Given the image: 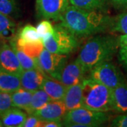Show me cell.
I'll return each instance as SVG.
<instances>
[{
    "mask_svg": "<svg viewBox=\"0 0 127 127\" xmlns=\"http://www.w3.org/2000/svg\"><path fill=\"white\" fill-rule=\"evenodd\" d=\"M59 20L60 23L77 38H83L111 31L114 17L107 13L70 5Z\"/></svg>",
    "mask_w": 127,
    "mask_h": 127,
    "instance_id": "cell-1",
    "label": "cell"
},
{
    "mask_svg": "<svg viewBox=\"0 0 127 127\" xmlns=\"http://www.w3.org/2000/svg\"><path fill=\"white\" fill-rule=\"evenodd\" d=\"M20 76L0 70V93H12L21 88Z\"/></svg>",
    "mask_w": 127,
    "mask_h": 127,
    "instance_id": "cell-17",
    "label": "cell"
},
{
    "mask_svg": "<svg viewBox=\"0 0 127 127\" xmlns=\"http://www.w3.org/2000/svg\"><path fill=\"white\" fill-rule=\"evenodd\" d=\"M109 4L117 10L127 11V0H107Z\"/></svg>",
    "mask_w": 127,
    "mask_h": 127,
    "instance_id": "cell-32",
    "label": "cell"
},
{
    "mask_svg": "<svg viewBox=\"0 0 127 127\" xmlns=\"http://www.w3.org/2000/svg\"><path fill=\"white\" fill-rule=\"evenodd\" d=\"M119 60L123 66L127 70V45L119 47Z\"/></svg>",
    "mask_w": 127,
    "mask_h": 127,
    "instance_id": "cell-31",
    "label": "cell"
},
{
    "mask_svg": "<svg viewBox=\"0 0 127 127\" xmlns=\"http://www.w3.org/2000/svg\"><path fill=\"white\" fill-rule=\"evenodd\" d=\"M1 42H3V41H0V44H1Z\"/></svg>",
    "mask_w": 127,
    "mask_h": 127,
    "instance_id": "cell-35",
    "label": "cell"
},
{
    "mask_svg": "<svg viewBox=\"0 0 127 127\" xmlns=\"http://www.w3.org/2000/svg\"><path fill=\"white\" fill-rule=\"evenodd\" d=\"M36 28L39 35L42 38V40L43 38L52 34L54 32V26L47 19H45L40 22L37 26Z\"/></svg>",
    "mask_w": 127,
    "mask_h": 127,
    "instance_id": "cell-27",
    "label": "cell"
},
{
    "mask_svg": "<svg viewBox=\"0 0 127 127\" xmlns=\"http://www.w3.org/2000/svg\"><path fill=\"white\" fill-rule=\"evenodd\" d=\"M9 44L11 45L13 50H14L23 71L34 69V68H40L39 66H38V63H37V60L30 57L29 55H28L26 53H25L23 52V50H21L16 46V36L9 41Z\"/></svg>",
    "mask_w": 127,
    "mask_h": 127,
    "instance_id": "cell-20",
    "label": "cell"
},
{
    "mask_svg": "<svg viewBox=\"0 0 127 127\" xmlns=\"http://www.w3.org/2000/svg\"><path fill=\"white\" fill-rule=\"evenodd\" d=\"M43 123V121H41L35 115L29 114L21 127H42Z\"/></svg>",
    "mask_w": 127,
    "mask_h": 127,
    "instance_id": "cell-29",
    "label": "cell"
},
{
    "mask_svg": "<svg viewBox=\"0 0 127 127\" xmlns=\"http://www.w3.org/2000/svg\"><path fill=\"white\" fill-rule=\"evenodd\" d=\"M0 13L9 17L17 16L19 9L16 0H0Z\"/></svg>",
    "mask_w": 127,
    "mask_h": 127,
    "instance_id": "cell-26",
    "label": "cell"
},
{
    "mask_svg": "<svg viewBox=\"0 0 127 127\" xmlns=\"http://www.w3.org/2000/svg\"><path fill=\"white\" fill-rule=\"evenodd\" d=\"M109 118L107 112H98L85 107L68 111L62 119L63 127H95L106 123Z\"/></svg>",
    "mask_w": 127,
    "mask_h": 127,
    "instance_id": "cell-5",
    "label": "cell"
},
{
    "mask_svg": "<svg viewBox=\"0 0 127 127\" xmlns=\"http://www.w3.org/2000/svg\"><path fill=\"white\" fill-rule=\"evenodd\" d=\"M16 46L21 50H23L28 55H29L30 57H31L36 60H37L38 57L40 56L42 51L44 49L42 41L35 42V43H26V44H23L20 46L16 45Z\"/></svg>",
    "mask_w": 127,
    "mask_h": 127,
    "instance_id": "cell-25",
    "label": "cell"
},
{
    "mask_svg": "<svg viewBox=\"0 0 127 127\" xmlns=\"http://www.w3.org/2000/svg\"><path fill=\"white\" fill-rule=\"evenodd\" d=\"M52 101V99L50 96L46 93L45 91L42 89H39L37 91L33 92L32 96L31 102L28 109L26 110L28 114H31L35 110L40 109L47 103Z\"/></svg>",
    "mask_w": 127,
    "mask_h": 127,
    "instance_id": "cell-23",
    "label": "cell"
},
{
    "mask_svg": "<svg viewBox=\"0 0 127 127\" xmlns=\"http://www.w3.org/2000/svg\"><path fill=\"white\" fill-rule=\"evenodd\" d=\"M44 48L50 52L68 55L77 49L78 38L61 23L54 26L52 34L42 39Z\"/></svg>",
    "mask_w": 127,
    "mask_h": 127,
    "instance_id": "cell-4",
    "label": "cell"
},
{
    "mask_svg": "<svg viewBox=\"0 0 127 127\" xmlns=\"http://www.w3.org/2000/svg\"><path fill=\"white\" fill-rule=\"evenodd\" d=\"M0 70L18 75L23 71L14 50L6 42L0 44Z\"/></svg>",
    "mask_w": 127,
    "mask_h": 127,
    "instance_id": "cell-9",
    "label": "cell"
},
{
    "mask_svg": "<svg viewBox=\"0 0 127 127\" xmlns=\"http://www.w3.org/2000/svg\"><path fill=\"white\" fill-rule=\"evenodd\" d=\"M46 76L40 68L23 71L20 76L21 88L32 93L41 89Z\"/></svg>",
    "mask_w": 127,
    "mask_h": 127,
    "instance_id": "cell-12",
    "label": "cell"
},
{
    "mask_svg": "<svg viewBox=\"0 0 127 127\" xmlns=\"http://www.w3.org/2000/svg\"><path fill=\"white\" fill-rule=\"evenodd\" d=\"M89 76L110 89L117 86L124 78L118 67L110 61L100 64L90 71Z\"/></svg>",
    "mask_w": 127,
    "mask_h": 127,
    "instance_id": "cell-6",
    "label": "cell"
},
{
    "mask_svg": "<svg viewBox=\"0 0 127 127\" xmlns=\"http://www.w3.org/2000/svg\"><path fill=\"white\" fill-rule=\"evenodd\" d=\"M112 32H118L122 35L127 34V11L114 17V22L111 29Z\"/></svg>",
    "mask_w": 127,
    "mask_h": 127,
    "instance_id": "cell-24",
    "label": "cell"
},
{
    "mask_svg": "<svg viewBox=\"0 0 127 127\" xmlns=\"http://www.w3.org/2000/svg\"><path fill=\"white\" fill-rule=\"evenodd\" d=\"M40 41L42 40L37 32L36 27H34L31 24H27L23 26L16 35V43L18 46Z\"/></svg>",
    "mask_w": 127,
    "mask_h": 127,
    "instance_id": "cell-18",
    "label": "cell"
},
{
    "mask_svg": "<svg viewBox=\"0 0 127 127\" xmlns=\"http://www.w3.org/2000/svg\"><path fill=\"white\" fill-rule=\"evenodd\" d=\"M83 83L67 87L64 97V103L67 111L82 107Z\"/></svg>",
    "mask_w": 127,
    "mask_h": 127,
    "instance_id": "cell-15",
    "label": "cell"
},
{
    "mask_svg": "<svg viewBox=\"0 0 127 127\" xmlns=\"http://www.w3.org/2000/svg\"><path fill=\"white\" fill-rule=\"evenodd\" d=\"M82 107L87 109L109 112L113 111L112 91L90 76L83 81Z\"/></svg>",
    "mask_w": 127,
    "mask_h": 127,
    "instance_id": "cell-3",
    "label": "cell"
},
{
    "mask_svg": "<svg viewBox=\"0 0 127 127\" xmlns=\"http://www.w3.org/2000/svg\"><path fill=\"white\" fill-rule=\"evenodd\" d=\"M67 112L62 100H52L41 108L35 110L31 114L35 115L43 122L62 121Z\"/></svg>",
    "mask_w": 127,
    "mask_h": 127,
    "instance_id": "cell-10",
    "label": "cell"
},
{
    "mask_svg": "<svg viewBox=\"0 0 127 127\" xmlns=\"http://www.w3.org/2000/svg\"><path fill=\"white\" fill-rule=\"evenodd\" d=\"M12 106L11 93H0V116Z\"/></svg>",
    "mask_w": 127,
    "mask_h": 127,
    "instance_id": "cell-28",
    "label": "cell"
},
{
    "mask_svg": "<svg viewBox=\"0 0 127 127\" xmlns=\"http://www.w3.org/2000/svg\"><path fill=\"white\" fill-rule=\"evenodd\" d=\"M119 46L127 45V35H120L118 36Z\"/></svg>",
    "mask_w": 127,
    "mask_h": 127,
    "instance_id": "cell-34",
    "label": "cell"
},
{
    "mask_svg": "<svg viewBox=\"0 0 127 127\" xmlns=\"http://www.w3.org/2000/svg\"><path fill=\"white\" fill-rule=\"evenodd\" d=\"M88 73L83 66L76 58L73 62L66 64L62 72L59 81L66 87L82 83Z\"/></svg>",
    "mask_w": 127,
    "mask_h": 127,
    "instance_id": "cell-11",
    "label": "cell"
},
{
    "mask_svg": "<svg viewBox=\"0 0 127 127\" xmlns=\"http://www.w3.org/2000/svg\"><path fill=\"white\" fill-rule=\"evenodd\" d=\"M113 111L119 114L127 113V83L124 80L111 89Z\"/></svg>",
    "mask_w": 127,
    "mask_h": 127,
    "instance_id": "cell-14",
    "label": "cell"
},
{
    "mask_svg": "<svg viewBox=\"0 0 127 127\" xmlns=\"http://www.w3.org/2000/svg\"><path fill=\"white\" fill-rule=\"evenodd\" d=\"M111 127H127V113L121 114L112 119Z\"/></svg>",
    "mask_w": 127,
    "mask_h": 127,
    "instance_id": "cell-30",
    "label": "cell"
},
{
    "mask_svg": "<svg viewBox=\"0 0 127 127\" xmlns=\"http://www.w3.org/2000/svg\"><path fill=\"white\" fill-rule=\"evenodd\" d=\"M69 6V0H36L37 16L47 20H59Z\"/></svg>",
    "mask_w": 127,
    "mask_h": 127,
    "instance_id": "cell-8",
    "label": "cell"
},
{
    "mask_svg": "<svg viewBox=\"0 0 127 127\" xmlns=\"http://www.w3.org/2000/svg\"><path fill=\"white\" fill-rule=\"evenodd\" d=\"M68 62L67 55H60L43 49L37 59L38 66L41 70L57 81H59L62 72Z\"/></svg>",
    "mask_w": 127,
    "mask_h": 127,
    "instance_id": "cell-7",
    "label": "cell"
},
{
    "mask_svg": "<svg viewBox=\"0 0 127 127\" xmlns=\"http://www.w3.org/2000/svg\"><path fill=\"white\" fill-rule=\"evenodd\" d=\"M119 47L118 36L95 35L87 41L77 59L88 73L100 64L111 61Z\"/></svg>",
    "mask_w": 127,
    "mask_h": 127,
    "instance_id": "cell-2",
    "label": "cell"
},
{
    "mask_svg": "<svg viewBox=\"0 0 127 127\" xmlns=\"http://www.w3.org/2000/svg\"><path fill=\"white\" fill-rule=\"evenodd\" d=\"M33 93L20 88L17 91L11 93L12 106L20 109L26 110L31 102Z\"/></svg>",
    "mask_w": 127,
    "mask_h": 127,
    "instance_id": "cell-22",
    "label": "cell"
},
{
    "mask_svg": "<svg viewBox=\"0 0 127 127\" xmlns=\"http://www.w3.org/2000/svg\"><path fill=\"white\" fill-rule=\"evenodd\" d=\"M70 5L80 9L107 13L109 6L107 0H69Z\"/></svg>",
    "mask_w": 127,
    "mask_h": 127,
    "instance_id": "cell-19",
    "label": "cell"
},
{
    "mask_svg": "<svg viewBox=\"0 0 127 127\" xmlns=\"http://www.w3.org/2000/svg\"><path fill=\"white\" fill-rule=\"evenodd\" d=\"M43 127H63L62 121H48L44 122Z\"/></svg>",
    "mask_w": 127,
    "mask_h": 127,
    "instance_id": "cell-33",
    "label": "cell"
},
{
    "mask_svg": "<svg viewBox=\"0 0 127 127\" xmlns=\"http://www.w3.org/2000/svg\"><path fill=\"white\" fill-rule=\"evenodd\" d=\"M27 112L20 108L11 107L0 116V127H21L27 118Z\"/></svg>",
    "mask_w": 127,
    "mask_h": 127,
    "instance_id": "cell-13",
    "label": "cell"
},
{
    "mask_svg": "<svg viewBox=\"0 0 127 127\" xmlns=\"http://www.w3.org/2000/svg\"><path fill=\"white\" fill-rule=\"evenodd\" d=\"M67 87L62 82L49 76H46L41 89L50 96L52 100H63Z\"/></svg>",
    "mask_w": 127,
    "mask_h": 127,
    "instance_id": "cell-16",
    "label": "cell"
},
{
    "mask_svg": "<svg viewBox=\"0 0 127 127\" xmlns=\"http://www.w3.org/2000/svg\"><path fill=\"white\" fill-rule=\"evenodd\" d=\"M16 23L11 17L0 13V41L6 42L13 39L15 35Z\"/></svg>",
    "mask_w": 127,
    "mask_h": 127,
    "instance_id": "cell-21",
    "label": "cell"
}]
</instances>
